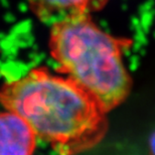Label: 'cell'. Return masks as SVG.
Listing matches in <instances>:
<instances>
[{
	"mask_svg": "<svg viewBox=\"0 0 155 155\" xmlns=\"http://www.w3.org/2000/svg\"><path fill=\"white\" fill-rule=\"evenodd\" d=\"M0 103L60 155L91 149L107 133V113L100 105L73 81L43 68L5 83Z\"/></svg>",
	"mask_w": 155,
	"mask_h": 155,
	"instance_id": "1",
	"label": "cell"
},
{
	"mask_svg": "<svg viewBox=\"0 0 155 155\" xmlns=\"http://www.w3.org/2000/svg\"><path fill=\"white\" fill-rule=\"evenodd\" d=\"M124 45L100 28L91 15L51 25L49 49L58 70L106 113L122 104L131 91L132 81L123 61Z\"/></svg>",
	"mask_w": 155,
	"mask_h": 155,
	"instance_id": "2",
	"label": "cell"
},
{
	"mask_svg": "<svg viewBox=\"0 0 155 155\" xmlns=\"http://www.w3.org/2000/svg\"><path fill=\"white\" fill-rule=\"evenodd\" d=\"M36 140L22 117L8 110L0 113V155H32Z\"/></svg>",
	"mask_w": 155,
	"mask_h": 155,
	"instance_id": "3",
	"label": "cell"
},
{
	"mask_svg": "<svg viewBox=\"0 0 155 155\" xmlns=\"http://www.w3.org/2000/svg\"><path fill=\"white\" fill-rule=\"evenodd\" d=\"M32 12L41 21L54 24L69 18L91 15L108 0H27Z\"/></svg>",
	"mask_w": 155,
	"mask_h": 155,
	"instance_id": "4",
	"label": "cell"
},
{
	"mask_svg": "<svg viewBox=\"0 0 155 155\" xmlns=\"http://www.w3.org/2000/svg\"><path fill=\"white\" fill-rule=\"evenodd\" d=\"M149 148L151 155H155V132L151 135L150 141H149Z\"/></svg>",
	"mask_w": 155,
	"mask_h": 155,
	"instance_id": "5",
	"label": "cell"
}]
</instances>
